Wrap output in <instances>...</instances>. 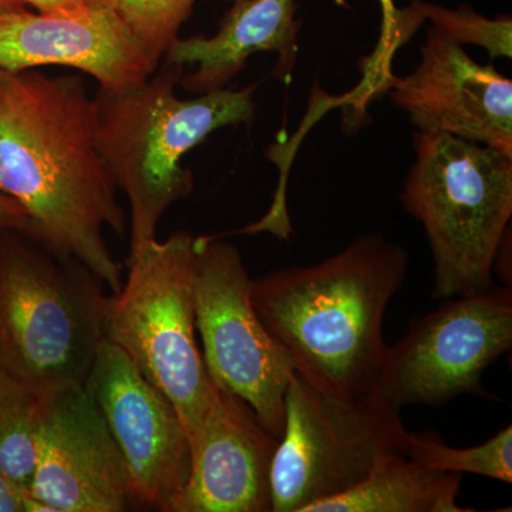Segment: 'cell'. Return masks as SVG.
I'll return each mask as SVG.
<instances>
[{"instance_id":"16","label":"cell","mask_w":512,"mask_h":512,"mask_svg":"<svg viewBox=\"0 0 512 512\" xmlns=\"http://www.w3.org/2000/svg\"><path fill=\"white\" fill-rule=\"evenodd\" d=\"M463 474L431 470L400 451L384 454L346 493L308 512H471L457 504Z\"/></svg>"},{"instance_id":"8","label":"cell","mask_w":512,"mask_h":512,"mask_svg":"<svg viewBox=\"0 0 512 512\" xmlns=\"http://www.w3.org/2000/svg\"><path fill=\"white\" fill-rule=\"evenodd\" d=\"M511 348V286L446 299L387 346L370 392L397 413L443 406L466 394L495 400L483 375Z\"/></svg>"},{"instance_id":"12","label":"cell","mask_w":512,"mask_h":512,"mask_svg":"<svg viewBox=\"0 0 512 512\" xmlns=\"http://www.w3.org/2000/svg\"><path fill=\"white\" fill-rule=\"evenodd\" d=\"M421 60L406 77L384 79L380 92L406 111L417 131L447 133L512 154V82L480 64L456 40L430 28Z\"/></svg>"},{"instance_id":"14","label":"cell","mask_w":512,"mask_h":512,"mask_svg":"<svg viewBox=\"0 0 512 512\" xmlns=\"http://www.w3.org/2000/svg\"><path fill=\"white\" fill-rule=\"evenodd\" d=\"M190 446V477L175 512H272L279 439L241 397L215 384Z\"/></svg>"},{"instance_id":"13","label":"cell","mask_w":512,"mask_h":512,"mask_svg":"<svg viewBox=\"0 0 512 512\" xmlns=\"http://www.w3.org/2000/svg\"><path fill=\"white\" fill-rule=\"evenodd\" d=\"M158 63L100 0L70 15L0 12V70L6 72L72 67L90 74L100 89L119 90L143 83Z\"/></svg>"},{"instance_id":"9","label":"cell","mask_w":512,"mask_h":512,"mask_svg":"<svg viewBox=\"0 0 512 512\" xmlns=\"http://www.w3.org/2000/svg\"><path fill=\"white\" fill-rule=\"evenodd\" d=\"M251 285L234 245L212 235L197 237L195 326L208 375L247 402L265 429L281 439L295 367L255 311Z\"/></svg>"},{"instance_id":"25","label":"cell","mask_w":512,"mask_h":512,"mask_svg":"<svg viewBox=\"0 0 512 512\" xmlns=\"http://www.w3.org/2000/svg\"><path fill=\"white\" fill-rule=\"evenodd\" d=\"M26 3L23 0H0V12L3 10H13L25 8Z\"/></svg>"},{"instance_id":"20","label":"cell","mask_w":512,"mask_h":512,"mask_svg":"<svg viewBox=\"0 0 512 512\" xmlns=\"http://www.w3.org/2000/svg\"><path fill=\"white\" fill-rule=\"evenodd\" d=\"M407 10L413 19H419V23L429 18L434 29L456 40L460 45L474 43L487 49L491 57L511 59V18L487 19L470 9L448 10L421 3L419 0L413 2Z\"/></svg>"},{"instance_id":"24","label":"cell","mask_w":512,"mask_h":512,"mask_svg":"<svg viewBox=\"0 0 512 512\" xmlns=\"http://www.w3.org/2000/svg\"><path fill=\"white\" fill-rule=\"evenodd\" d=\"M0 512H25V495L0 476Z\"/></svg>"},{"instance_id":"5","label":"cell","mask_w":512,"mask_h":512,"mask_svg":"<svg viewBox=\"0 0 512 512\" xmlns=\"http://www.w3.org/2000/svg\"><path fill=\"white\" fill-rule=\"evenodd\" d=\"M106 284L18 231H0V369L42 392L86 383L104 342Z\"/></svg>"},{"instance_id":"23","label":"cell","mask_w":512,"mask_h":512,"mask_svg":"<svg viewBox=\"0 0 512 512\" xmlns=\"http://www.w3.org/2000/svg\"><path fill=\"white\" fill-rule=\"evenodd\" d=\"M39 13L46 15H70L89 5L90 0H23Z\"/></svg>"},{"instance_id":"3","label":"cell","mask_w":512,"mask_h":512,"mask_svg":"<svg viewBox=\"0 0 512 512\" xmlns=\"http://www.w3.org/2000/svg\"><path fill=\"white\" fill-rule=\"evenodd\" d=\"M183 76V64L167 63L137 86L100 89L93 97L97 146L130 204V254L157 239L165 212L191 194L185 154L214 131L254 119L255 84L183 100L175 94Z\"/></svg>"},{"instance_id":"21","label":"cell","mask_w":512,"mask_h":512,"mask_svg":"<svg viewBox=\"0 0 512 512\" xmlns=\"http://www.w3.org/2000/svg\"><path fill=\"white\" fill-rule=\"evenodd\" d=\"M382 6V36H380L379 46L375 55L370 57L367 63L365 79L363 82L369 84L382 83L390 74V57H392L393 37L397 28V19H399V9L394 6V0H379Z\"/></svg>"},{"instance_id":"2","label":"cell","mask_w":512,"mask_h":512,"mask_svg":"<svg viewBox=\"0 0 512 512\" xmlns=\"http://www.w3.org/2000/svg\"><path fill=\"white\" fill-rule=\"evenodd\" d=\"M409 254L379 232L319 264L255 279V311L295 372L323 392L369 393L387 345V306L406 281Z\"/></svg>"},{"instance_id":"17","label":"cell","mask_w":512,"mask_h":512,"mask_svg":"<svg viewBox=\"0 0 512 512\" xmlns=\"http://www.w3.org/2000/svg\"><path fill=\"white\" fill-rule=\"evenodd\" d=\"M46 393L0 369V476L23 495L35 474Z\"/></svg>"},{"instance_id":"6","label":"cell","mask_w":512,"mask_h":512,"mask_svg":"<svg viewBox=\"0 0 512 512\" xmlns=\"http://www.w3.org/2000/svg\"><path fill=\"white\" fill-rule=\"evenodd\" d=\"M197 237L175 232L128 255V276L107 296L104 340L123 350L148 382L170 399L190 443L215 383L195 339Z\"/></svg>"},{"instance_id":"10","label":"cell","mask_w":512,"mask_h":512,"mask_svg":"<svg viewBox=\"0 0 512 512\" xmlns=\"http://www.w3.org/2000/svg\"><path fill=\"white\" fill-rule=\"evenodd\" d=\"M84 386L119 447L137 504L175 512L190 477L191 446L174 404L107 340Z\"/></svg>"},{"instance_id":"11","label":"cell","mask_w":512,"mask_h":512,"mask_svg":"<svg viewBox=\"0 0 512 512\" xmlns=\"http://www.w3.org/2000/svg\"><path fill=\"white\" fill-rule=\"evenodd\" d=\"M136 505L119 447L86 386L47 392L25 512H123Z\"/></svg>"},{"instance_id":"7","label":"cell","mask_w":512,"mask_h":512,"mask_svg":"<svg viewBox=\"0 0 512 512\" xmlns=\"http://www.w3.org/2000/svg\"><path fill=\"white\" fill-rule=\"evenodd\" d=\"M372 392H323L295 372L285 394V427L272 464V512H308L400 451L407 430Z\"/></svg>"},{"instance_id":"19","label":"cell","mask_w":512,"mask_h":512,"mask_svg":"<svg viewBox=\"0 0 512 512\" xmlns=\"http://www.w3.org/2000/svg\"><path fill=\"white\" fill-rule=\"evenodd\" d=\"M106 3L128 32L160 62L178 40L195 0H100Z\"/></svg>"},{"instance_id":"4","label":"cell","mask_w":512,"mask_h":512,"mask_svg":"<svg viewBox=\"0 0 512 512\" xmlns=\"http://www.w3.org/2000/svg\"><path fill=\"white\" fill-rule=\"evenodd\" d=\"M413 147L400 200L426 232L434 298L488 291L510 232L512 154L427 131L414 133Z\"/></svg>"},{"instance_id":"1","label":"cell","mask_w":512,"mask_h":512,"mask_svg":"<svg viewBox=\"0 0 512 512\" xmlns=\"http://www.w3.org/2000/svg\"><path fill=\"white\" fill-rule=\"evenodd\" d=\"M0 191L22 205L32 239L123 286L104 231L123 237L117 200L94 131L93 97L77 77L0 70Z\"/></svg>"},{"instance_id":"22","label":"cell","mask_w":512,"mask_h":512,"mask_svg":"<svg viewBox=\"0 0 512 512\" xmlns=\"http://www.w3.org/2000/svg\"><path fill=\"white\" fill-rule=\"evenodd\" d=\"M0 231H18L32 238L33 227L28 212L18 201L0 191Z\"/></svg>"},{"instance_id":"18","label":"cell","mask_w":512,"mask_h":512,"mask_svg":"<svg viewBox=\"0 0 512 512\" xmlns=\"http://www.w3.org/2000/svg\"><path fill=\"white\" fill-rule=\"evenodd\" d=\"M402 453L421 466L446 473L477 474L493 480L512 483V427L480 446L456 448L447 446L439 434L409 433L404 437Z\"/></svg>"},{"instance_id":"15","label":"cell","mask_w":512,"mask_h":512,"mask_svg":"<svg viewBox=\"0 0 512 512\" xmlns=\"http://www.w3.org/2000/svg\"><path fill=\"white\" fill-rule=\"evenodd\" d=\"M295 9V0H235L217 35L178 39L165 53L167 63L197 64L180 82L197 94L224 89L255 53H279L291 67L299 29Z\"/></svg>"}]
</instances>
